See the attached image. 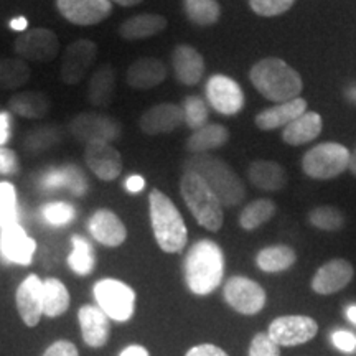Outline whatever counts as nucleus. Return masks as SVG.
Returning <instances> with one entry per match:
<instances>
[{
  "label": "nucleus",
  "mask_w": 356,
  "mask_h": 356,
  "mask_svg": "<svg viewBox=\"0 0 356 356\" xmlns=\"http://www.w3.org/2000/svg\"><path fill=\"white\" fill-rule=\"evenodd\" d=\"M266 333L275 345L291 348L314 340L318 333V323L309 315H282L269 323Z\"/></svg>",
  "instance_id": "obj_9"
},
{
  "label": "nucleus",
  "mask_w": 356,
  "mask_h": 356,
  "mask_svg": "<svg viewBox=\"0 0 356 356\" xmlns=\"http://www.w3.org/2000/svg\"><path fill=\"white\" fill-rule=\"evenodd\" d=\"M353 266L350 261L337 259L327 261L317 269V273L312 277L310 287L318 296H333V293L343 291L353 279Z\"/></svg>",
  "instance_id": "obj_17"
},
{
  "label": "nucleus",
  "mask_w": 356,
  "mask_h": 356,
  "mask_svg": "<svg viewBox=\"0 0 356 356\" xmlns=\"http://www.w3.org/2000/svg\"><path fill=\"white\" fill-rule=\"evenodd\" d=\"M297 262V254L291 246L286 244H274V246L262 248L256 256V266L262 273L279 274L286 273Z\"/></svg>",
  "instance_id": "obj_30"
},
{
  "label": "nucleus",
  "mask_w": 356,
  "mask_h": 356,
  "mask_svg": "<svg viewBox=\"0 0 356 356\" xmlns=\"http://www.w3.org/2000/svg\"><path fill=\"white\" fill-rule=\"evenodd\" d=\"M12 136V115L7 111L0 113V147H3L10 140Z\"/></svg>",
  "instance_id": "obj_48"
},
{
  "label": "nucleus",
  "mask_w": 356,
  "mask_h": 356,
  "mask_svg": "<svg viewBox=\"0 0 356 356\" xmlns=\"http://www.w3.org/2000/svg\"><path fill=\"white\" fill-rule=\"evenodd\" d=\"M126 188L129 193H139L145 188V178L140 175H131L126 180Z\"/></svg>",
  "instance_id": "obj_49"
},
{
  "label": "nucleus",
  "mask_w": 356,
  "mask_h": 356,
  "mask_svg": "<svg viewBox=\"0 0 356 356\" xmlns=\"http://www.w3.org/2000/svg\"><path fill=\"white\" fill-rule=\"evenodd\" d=\"M12 114L25 119H42L51 108L50 97L42 91H22L13 95L7 102Z\"/></svg>",
  "instance_id": "obj_28"
},
{
  "label": "nucleus",
  "mask_w": 356,
  "mask_h": 356,
  "mask_svg": "<svg viewBox=\"0 0 356 356\" xmlns=\"http://www.w3.org/2000/svg\"><path fill=\"white\" fill-rule=\"evenodd\" d=\"M207 99L216 113L234 115L244 108V92L233 78L226 74H213L207 81Z\"/></svg>",
  "instance_id": "obj_12"
},
{
  "label": "nucleus",
  "mask_w": 356,
  "mask_h": 356,
  "mask_svg": "<svg viewBox=\"0 0 356 356\" xmlns=\"http://www.w3.org/2000/svg\"><path fill=\"white\" fill-rule=\"evenodd\" d=\"M97 56V44L81 38L66 47L61 63V81L66 84L81 83Z\"/></svg>",
  "instance_id": "obj_13"
},
{
  "label": "nucleus",
  "mask_w": 356,
  "mask_h": 356,
  "mask_svg": "<svg viewBox=\"0 0 356 356\" xmlns=\"http://www.w3.org/2000/svg\"><path fill=\"white\" fill-rule=\"evenodd\" d=\"M111 3H118V6L121 7H134V6H139L140 2H144V0H109Z\"/></svg>",
  "instance_id": "obj_52"
},
{
  "label": "nucleus",
  "mask_w": 356,
  "mask_h": 356,
  "mask_svg": "<svg viewBox=\"0 0 356 356\" xmlns=\"http://www.w3.org/2000/svg\"><path fill=\"white\" fill-rule=\"evenodd\" d=\"M30 73V66L22 58H0V89L25 86Z\"/></svg>",
  "instance_id": "obj_36"
},
{
  "label": "nucleus",
  "mask_w": 356,
  "mask_h": 356,
  "mask_svg": "<svg viewBox=\"0 0 356 356\" xmlns=\"http://www.w3.org/2000/svg\"><path fill=\"white\" fill-rule=\"evenodd\" d=\"M167 19L157 13H140V15L131 17L119 26V35L127 42H136V40L150 38L154 35L167 29Z\"/></svg>",
  "instance_id": "obj_27"
},
{
  "label": "nucleus",
  "mask_w": 356,
  "mask_h": 356,
  "mask_svg": "<svg viewBox=\"0 0 356 356\" xmlns=\"http://www.w3.org/2000/svg\"><path fill=\"white\" fill-rule=\"evenodd\" d=\"M43 220L51 226H66L76 216V210L73 204L65 202L48 203L42 208Z\"/></svg>",
  "instance_id": "obj_40"
},
{
  "label": "nucleus",
  "mask_w": 356,
  "mask_h": 356,
  "mask_svg": "<svg viewBox=\"0 0 356 356\" xmlns=\"http://www.w3.org/2000/svg\"><path fill=\"white\" fill-rule=\"evenodd\" d=\"M95 297L99 309L115 322H127L136 312V292L118 279H102L96 282Z\"/></svg>",
  "instance_id": "obj_7"
},
{
  "label": "nucleus",
  "mask_w": 356,
  "mask_h": 356,
  "mask_svg": "<svg viewBox=\"0 0 356 356\" xmlns=\"http://www.w3.org/2000/svg\"><path fill=\"white\" fill-rule=\"evenodd\" d=\"M20 168V160L12 149L0 147V175H15Z\"/></svg>",
  "instance_id": "obj_44"
},
{
  "label": "nucleus",
  "mask_w": 356,
  "mask_h": 356,
  "mask_svg": "<svg viewBox=\"0 0 356 356\" xmlns=\"http://www.w3.org/2000/svg\"><path fill=\"white\" fill-rule=\"evenodd\" d=\"M10 29L24 33L26 32V29H29V22H26L25 17H17V19L10 20Z\"/></svg>",
  "instance_id": "obj_51"
},
{
  "label": "nucleus",
  "mask_w": 356,
  "mask_h": 356,
  "mask_svg": "<svg viewBox=\"0 0 356 356\" xmlns=\"http://www.w3.org/2000/svg\"><path fill=\"white\" fill-rule=\"evenodd\" d=\"M248 356H280V346L275 345L266 332H259L249 343Z\"/></svg>",
  "instance_id": "obj_43"
},
{
  "label": "nucleus",
  "mask_w": 356,
  "mask_h": 356,
  "mask_svg": "<svg viewBox=\"0 0 356 356\" xmlns=\"http://www.w3.org/2000/svg\"><path fill=\"white\" fill-rule=\"evenodd\" d=\"M119 356H150L147 348L142 345H131L127 348H124Z\"/></svg>",
  "instance_id": "obj_50"
},
{
  "label": "nucleus",
  "mask_w": 356,
  "mask_h": 356,
  "mask_svg": "<svg viewBox=\"0 0 356 356\" xmlns=\"http://www.w3.org/2000/svg\"><path fill=\"white\" fill-rule=\"evenodd\" d=\"M350 150L338 142H323L312 147L302 157V170L315 180H332L348 170Z\"/></svg>",
  "instance_id": "obj_6"
},
{
  "label": "nucleus",
  "mask_w": 356,
  "mask_h": 356,
  "mask_svg": "<svg viewBox=\"0 0 356 356\" xmlns=\"http://www.w3.org/2000/svg\"><path fill=\"white\" fill-rule=\"evenodd\" d=\"M13 48L22 60L47 63V61L56 58L58 51H60V40L51 30L32 29L15 38Z\"/></svg>",
  "instance_id": "obj_11"
},
{
  "label": "nucleus",
  "mask_w": 356,
  "mask_h": 356,
  "mask_svg": "<svg viewBox=\"0 0 356 356\" xmlns=\"http://www.w3.org/2000/svg\"><path fill=\"white\" fill-rule=\"evenodd\" d=\"M15 300L24 323L37 327L43 315V280L37 274H30L17 289Z\"/></svg>",
  "instance_id": "obj_19"
},
{
  "label": "nucleus",
  "mask_w": 356,
  "mask_h": 356,
  "mask_svg": "<svg viewBox=\"0 0 356 356\" xmlns=\"http://www.w3.org/2000/svg\"><path fill=\"white\" fill-rule=\"evenodd\" d=\"M172 65L178 81L185 86H195L204 74V58L190 44H178L172 53Z\"/></svg>",
  "instance_id": "obj_22"
},
{
  "label": "nucleus",
  "mask_w": 356,
  "mask_h": 356,
  "mask_svg": "<svg viewBox=\"0 0 356 356\" xmlns=\"http://www.w3.org/2000/svg\"><path fill=\"white\" fill-rule=\"evenodd\" d=\"M115 74L111 65L101 66L95 71L88 83V101L96 108H108L113 102Z\"/></svg>",
  "instance_id": "obj_31"
},
{
  "label": "nucleus",
  "mask_w": 356,
  "mask_h": 356,
  "mask_svg": "<svg viewBox=\"0 0 356 356\" xmlns=\"http://www.w3.org/2000/svg\"><path fill=\"white\" fill-rule=\"evenodd\" d=\"M70 309V292L61 280H43V315L56 318Z\"/></svg>",
  "instance_id": "obj_32"
},
{
  "label": "nucleus",
  "mask_w": 356,
  "mask_h": 356,
  "mask_svg": "<svg viewBox=\"0 0 356 356\" xmlns=\"http://www.w3.org/2000/svg\"><path fill=\"white\" fill-rule=\"evenodd\" d=\"M248 180L257 190L279 191L286 188L289 178L286 168L280 163L273 162V160H254L248 167Z\"/></svg>",
  "instance_id": "obj_25"
},
{
  "label": "nucleus",
  "mask_w": 356,
  "mask_h": 356,
  "mask_svg": "<svg viewBox=\"0 0 356 356\" xmlns=\"http://www.w3.org/2000/svg\"><path fill=\"white\" fill-rule=\"evenodd\" d=\"M70 131L81 144L88 145L92 142H111L119 139L122 126L118 119L102 113H81L70 122Z\"/></svg>",
  "instance_id": "obj_10"
},
{
  "label": "nucleus",
  "mask_w": 356,
  "mask_h": 356,
  "mask_svg": "<svg viewBox=\"0 0 356 356\" xmlns=\"http://www.w3.org/2000/svg\"><path fill=\"white\" fill-rule=\"evenodd\" d=\"M348 170L353 173V175H356V149L353 150V152L350 154V165H348Z\"/></svg>",
  "instance_id": "obj_54"
},
{
  "label": "nucleus",
  "mask_w": 356,
  "mask_h": 356,
  "mask_svg": "<svg viewBox=\"0 0 356 356\" xmlns=\"http://www.w3.org/2000/svg\"><path fill=\"white\" fill-rule=\"evenodd\" d=\"M345 314H346V318H348L351 323H355V325H356V305H350V307H346Z\"/></svg>",
  "instance_id": "obj_53"
},
{
  "label": "nucleus",
  "mask_w": 356,
  "mask_h": 356,
  "mask_svg": "<svg viewBox=\"0 0 356 356\" xmlns=\"http://www.w3.org/2000/svg\"><path fill=\"white\" fill-rule=\"evenodd\" d=\"M167 79V66L157 58H139L127 68L126 83L136 89H152Z\"/></svg>",
  "instance_id": "obj_24"
},
{
  "label": "nucleus",
  "mask_w": 356,
  "mask_h": 356,
  "mask_svg": "<svg viewBox=\"0 0 356 356\" xmlns=\"http://www.w3.org/2000/svg\"><path fill=\"white\" fill-rule=\"evenodd\" d=\"M185 172H193L208 185L221 207L233 208L243 203L246 186L229 163L211 154H191L184 163Z\"/></svg>",
  "instance_id": "obj_2"
},
{
  "label": "nucleus",
  "mask_w": 356,
  "mask_h": 356,
  "mask_svg": "<svg viewBox=\"0 0 356 356\" xmlns=\"http://www.w3.org/2000/svg\"><path fill=\"white\" fill-rule=\"evenodd\" d=\"M185 356H229L225 350L220 348V346L211 345V343H202L193 346L186 351Z\"/></svg>",
  "instance_id": "obj_47"
},
{
  "label": "nucleus",
  "mask_w": 356,
  "mask_h": 356,
  "mask_svg": "<svg viewBox=\"0 0 356 356\" xmlns=\"http://www.w3.org/2000/svg\"><path fill=\"white\" fill-rule=\"evenodd\" d=\"M78 320L81 325L83 340L88 346L101 348L108 343L111 335L109 317L99 307L83 305L78 312Z\"/></svg>",
  "instance_id": "obj_21"
},
{
  "label": "nucleus",
  "mask_w": 356,
  "mask_h": 356,
  "mask_svg": "<svg viewBox=\"0 0 356 356\" xmlns=\"http://www.w3.org/2000/svg\"><path fill=\"white\" fill-rule=\"evenodd\" d=\"M275 211H277V207L273 200L257 198L243 208L241 215H239V226L244 231H254L273 220Z\"/></svg>",
  "instance_id": "obj_34"
},
{
  "label": "nucleus",
  "mask_w": 356,
  "mask_h": 356,
  "mask_svg": "<svg viewBox=\"0 0 356 356\" xmlns=\"http://www.w3.org/2000/svg\"><path fill=\"white\" fill-rule=\"evenodd\" d=\"M323 121L322 115L315 111H307L296 121H292L289 126L284 127L282 139L289 145H304L315 140L322 134Z\"/></svg>",
  "instance_id": "obj_26"
},
{
  "label": "nucleus",
  "mask_w": 356,
  "mask_h": 356,
  "mask_svg": "<svg viewBox=\"0 0 356 356\" xmlns=\"http://www.w3.org/2000/svg\"><path fill=\"white\" fill-rule=\"evenodd\" d=\"M296 0H249V7L261 17H277L291 10Z\"/></svg>",
  "instance_id": "obj_42"
},
{
  "label": "nucleus",
  "mask_w": 356,
  "mask_h": 356,
  "mask_svg": "<svg viewBox=\"0 0 356 356\" xmlns=\"http://www.w3.org/2000/svg\"><path fill=\"white\" fill-rule=\"evenodd\" d=\"M229 140V131L221 124H207L197 129L186 140V150L190 154H208L220 149Z\"/></svg>",
  "instance_id": "obj_29"
},
{
  "label": "nucleus",
  "mask_w": 356,
  "mask_h": 356,
  "mask_svg": "<svg viewBox=\"0 0 356 356\" xmlns=\"http://www.w3.org/2000/svg\"><path fill=\"white\" fill-rule=\"evenodd\" d=\"M43 356H79L78 348L68 340H58L50 345Z\"/></svg>",
  "instance_id": "obj_46"
},
{
  "label": "nucleus",
  "mask_w": 356,
  "mask_h": 356,
  "mask_svg": "<svg viewBox=\"0 0 356 356\" xmlns=\"http://www.w3.org/2000/svg\"><path fill=\"white\" fill-rule=\"evenodd\" d=\"M181 124H184L181 106L172 104V102H162V104L152 106L139 119L140 131L147 136H160V134L173 132Z\"/></svg>",
  "instance_id": "obj_18"
},
{
  "label": "nucleus",
  "mask_w": 356,
  "mask_h": 356,
  "mask_svg": "<svg viewBox=\"0 0 356 356\" xmlns=\"http://www.w3.org/2000/svg\"><path fill=\"white\" fill-rule=\"evenodd\" d=\"M17 190L8 181H0V226L15 221Z\"/></svg>",
  "instance_id": "obj_41"
},
{
  "label": "nucleus",
  "mask_w": 356,
  "mask_h": 356,
  "mask_svg": "<svg viewBox=\"0 0 356 356\" xmlns=\"http://www.w3.org/2000/svg\"><path fill=\"white\" fill-rule=\"evenodd\" d=\"M71 244H73V251L68 256V266L71 267V270L78 275L91 274L96 266V256L92 244L84 236L79 234H74L71 238Z\"/></svg>",
  "instance_id": "obj_35"
},
{
  "label": "nucleus",
  "mask_w": 356,
  "mask_h": 356,
  "mask_svg": "<svg viewBox=\"0 0 356 356\" xmlns=\"http://www.w3.org/2000/svg\"><path fill=\"white\" fill-rule=\"evenodd\" d=\"M186 17L193 24L208 26L215 25L221 17V7L218 0H184Z\"/></svg>",
  "instance_id": "obj_37"
},
{
  "label": "nucleus",
  "mask_w": 356,
  "mask_h": 356,
  "mask_svg": "<svg viewBox=\"0 0 356 356\" xmlns=\"http://www.w3.org/2000/svg\"><path fill=\"white\" fill-rule=\"evenodd\" d=\"M332 343L343 353H355L356 351V335L346 330H337L332 333Z\"/></svg>",
  "instance_id": "obj_45"
},
{
  "label": "nucleus",
  "mask_w": 356,
  "mask_h": 356,
  "mask_svg": "<svg viewBox=\"0 0 356 356\" xmlns=\"http://www.w3.org/2000/svg\"><path fill=\"white\" fill-rule=\"evenodd\" d=\"M88 228L97 243L108 248L121 246L127 238V229L121 218L106 208L95 211V215L89 218Z\"/></svg>",
  "instance_id": "obj_20"
},
{
  "label": "nucleus",
  "mask_w": 356,
  "mask_h": 356,
  "mask_svg": "<svg viewBox=\"0 0 356 356\" xmlns=\"http://www.w3.org/2000/svg\"><path fill=\"white\" fill-rule=\"evenodd\" d=\"M309 222L314 228H317L320 231L337 233V231L343 229L345 215L343 211L338 210L337 207L322 204V207H315L314 210L309 213Z\"/></svg>",
  "instance_id": "obj_38"
},
{
  "label": "nucleus",
  "mask_w": 356,
  "mask_h": 356,
  "mask_svg": "<svg viewBox=\"0 0 356 356\" xmlns=\"http://www.w3.org/2000/svg\"><path fill=\"white\" fill-rule=\"evenodd\" d=\"M42 186L47 190H55V188L68 186L74 195H84V191L88 190L86 178H84L81 172L73 167L55 168V170L47 172L42 178Z\"/></svg>",
  "instance_id": "obj_33"
},
{
  "label": "nucleus",
  "mask_w": 356,
  "mask_h": 356,
  "mask_svg": "<svg viewBox=\"0 0 356 356\" xmlns=\"http://www.w3.org/2000/svg\"><path fill=\"white\" fill-rule=\"evenodd\" d=\"M225 254L220 244L200 239L188 249L184 261L186 286L195 296H210L225 277Z\"/></svg>",
  "instance_id": "obj_1"
},
{
  "label": "nucleus",
  "mask_w": 356,
  "mask_h": 356,
  "mask_svg": "<svg viewBox=\"0 0 356 356\" xmlns=\"http://www.w3.org/2000/svg\"><path fill=\"white\" fill-rule=\"evenodd\" d=\"M249 79L257 92L269 101L286 102L300 97L304 81L287 61L280 58H262L249 71Z\"/></svg>",
  "instance_id": "obj_3"
},
{
  "label": "nucleus",
  "mask_w": 356,
  "mask_h": 356,
  "mask_svg": "<svg viewBox=\"0 0 356 356\" xmlns=\"http://www.w3.org/2000/svg\"><path fill=\"white\" fill-rule=\"evenodd\" d=\"M149 213L154 238L167 254L181 252L188 241L184 216L163 191L154 188L149 195Z\"/></svg>",
  "instance_id": "obj_4"
},
{
  "label": "nucleus",
  "mask_w": 356,
  "mask_h": 356,
  "mask_svg": "<svg viewBox=\"0 0 356 356\" xmlns=\"http://www.w3.org/2000/svg\"><path fill=\"white\" fill-rule=\"evenodd\" d=\"M181 111H184V122L193 131L208 124V106L200 96H186Z\"/></svg>",
  "instance_id": "obj_39"
},
{
  "label": "nucleus",
  "mask_w": 356,
  "mask_h": 356,
  "mask_svg": "<svg viewBox=\"0 0 356 356\" xmlns=\"http://www.w3.org/2000/svg\"><path fill=\"white\" fill-rule=\"evenodd\" d=\"M56 8L73 25L91 26L108 19L113 3L109 0H56Z\"/></svg>",
  "instance_id": "obj_14"
},
{
  "label": "nucleus",
  "mask_w": 356,
  "mask_h": 356,
  "mask_svg": "<svg viewBox=\"0 0 356 356\" xmlns=\"http://www.w3.org/2000/svg\"><path fill=\"white\" fill-rule=\"evenodd\" d=\"M307 113V101L302 97H296L292 101L279 102L273 108L261 111L256 115V126L261 131H275L279 127H286L299 115Z\"/></svg>",
  "instance_id": "obj_23"
},
{
  "label": "nucleus",
  "mask_w": 356,
  "mask_h": 356,
  "mask_svg": "<svg viewBox=\"0 0 356 356\" xmlns=\"http://www.w3.org/2000/svg\"><path fill=\"white\" fill-rule=\"evenodd\" d=\"M222 299L234 312L251 317L264 310L267 293L256 280L244 277V275H233L225 282Z\"/></svg>",
  "instance_id": "obj_8"
},
{
  "label": "nucleus",
  "mask_w": 356,
  "mask_h": 356,
  "mask_svg": "<svg viewBox=\"0 0 356 356\" xmlns=\"http://www.w3.org/2000/svg\"><path fill=\"white\" fill-rule=\"evenodd\" d=\"M84 162L102 181H113L122 173L121 154L108 142H92L84 145Z\"/></svg>",
  "instance_id": "obj_16"
},
{
  "label": "nucleus",
  "mask_w": 356,
  "mask_h": 356,
  "mask_svg": "<svg viewBox=\"0 0 356 356\" xmlns=\"http://www.w3.org/2000/svg\"><path fill=\"white\" fill-rule=\"evenodd\" d=\"M37 243L17 221L0 226V252L7 261L20 266L32 264Z\"/></svg>",
  "instance_id": "obj_15"
},
{
  "label": "nucleus",
  "mask_w": 356,
  "mask_h": 356,
  "mask_svg": "<svg viewBox=\"0 0 356 356\" xmlns=\"http://www.w3.org/2000/svg\"><path fill=\"white\" fill-rule=\"evenodd\" d=\"M180 193L200 226L216 233L221 229L225 215L222 207L208 185L193 172H185L180 180Z\"/></svg>",
  "instance_id": "obj_5"
}]
</instances>
